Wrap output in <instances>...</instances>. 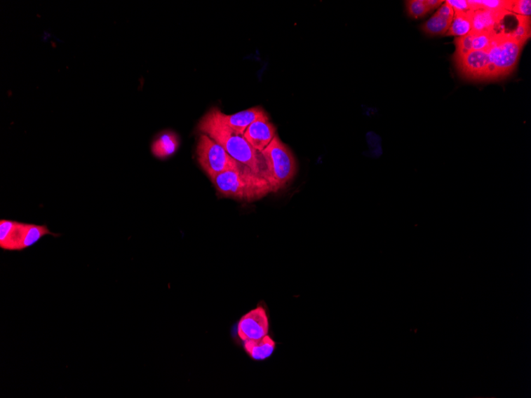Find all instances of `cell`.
I'll list each match as a JSON object with an SVG mask.
<instances>
[{"mask_svg":"<svg viewBox=\"0 0 531 398\" xmlns=\"http://www.w3.org/2000/svg\"><path fill=\"white\" fill-rule=\"evenodd\" d=\"M50 235H62L53 233L46 224H26L4 219L0 221V248L5 252L25 251Z\"/></svg>","mask_w":531,"mask_h":398,"instance_id":"cell-5","label":"cell"},{"mask_svg":"<svg viewBox=\"0 0 531 398\" xmlns=\"http://www.w3.org/2000/svg\"><path fill=\"white\" fill-rule=\"evenodd\" d=\"M472 40V51L484 50L491 45L492 40L497 34V31L473 32Z\"/></svg>","mask_w":531,"mask_h":398,"instance_id":"cell-17","label":"cell"},{"mask_svg":"<svg viewBox=\"0 0 531 398\" xmlns=\"http://www.w3.org/2000/svg\"><path fill=\"white\" fill-rule=\"evenodd\" d=\"M276 128L267 120H259L250 125L243 137L255 151L262 152L276 135Z\"/></svg>","mask_w":531,"mask_h":398,"instance_id":"cell-9","label":"cell"},{"mask_svg":"<svg viewBox=\"0 0 531 398\" xmlns=\"http://www.w3.org/2000/svg\"><path fill=\"white\" fill-rule=\"evenodd\" d=\"M470 9L476 11L486 9L492 11H509L511 13L513 1L506 0H468Z\"/></svg>","mask_w":531,"mask_h":398,"instance_id":"cell-15","label":"cell"},{"mask_svg":"<svg viewBox=\"0 0 531 398\" xmlns=\"http://www.w3.org/2000/svg\"><path fill=\"white\" fill-rule=\"evenodd\" d=\"M511 13L530 17L531 15V2L530 0H515L513 1Z\"/></svg>","mask_w":531,"mask_h":398,"instance_id":"cell-19","label":"cell"},{"mask_svg":"<svg viewBox=\"0 0 531 398\" xmlns=\"http://www.w3.org/2000/svg\"><path fill=\"white\" fill-rule=\"evenodd\" d=\"M445 2L451 6L455 13H465L471 10L468 0H447Z\"/></svg>","mask_w":531,"mask_h":398,"instance_id":"cell-20","label":"cell"},{"mask_svg":"<svg viewBox=\"0 0 531 398\" xmlns=\"http://www.w3.org/2000/svg\"><path fill=\"white\" fill-rule=\"evenodd\" d=\"M212 182L219 194L238 200L253 202L271 193L266 178L253 173L244 165L218 174Z\"/></svg>","mask_w":531,"mask_h":398,"instance_id":"cell-2","label":"cell"},{"mask_svg":"<svg viewBox=\"0 0 531 398\" xmlns=\"http://www.w3.org/2000/svg\"><path fill=\"white\" fill-rule=\"evenodd\" d=\"M473 11L455 13L447 36L463 37L472 32Z\"/></svg>","mask_w":531,"mask_h":398,"instance_id":"cell-13","label":"cell"},{"mask_svg":"<svg viewBox=\"0 0 531 398\" xmlns=\"http://www.w3.org/2000/svg\"><path fill=\"white\" fill-rule=\"evenodd\" d=\"M269 327L264 308L258 307L241 317L237 325V334L242 341L260 340L268 335Z\"/></svg>","mask_w":531,"mask_h":398,"instance_id":"cell-7","label":"cell"},{"mask_svg":"<svg viewBox=\"0 0 531 398\" xmlns=\"http://www.w3.org/2000/svg\"><path fill=\"white\" fill-rule=\"evenodd\" d=\"M199 130L222 146L237 162L248 166L253 173L264 177L266 165L261 153L248 144L243 135L236 132L220 121L213 109L203 116Z\"/></svg>","mask_w":531,"mask_h":398,"instance_id":"cell-1","label":"cell"},{"mask_svg":"<svg viewBox=\"0 0 531 398\" xmlns=\"http://www.w3.org/2000/svg\"><path fill=\"white\" fill-rule=\"evenodd\" d=\"M452 22L435 14L431 19H429L422 26V29L426 34L432 35V36L444 35L448 32Z\"/></svg>","mask_w":531,"mask_h":398,"instance_id":"cell-14","label":"cell"},{"mask_svg":"<svg viewBox=\"0 0 531 398\" xmlns=\"http://www.w3.org/2000/svg\"><path fill=\"white\" fill-rule=\"evenodd\" d=\"M517 25L514 31L510 32L513 37L527 43L530 38V17L515 15Z\"/></svg>","mask_w":531,"mask_h":398,"instance_id":"cell-16","label":"cell"},{"mask_svg":"<svg viewBox=\"0 0 531 398\" xmlns=\"http://www.w3.org/2000/svg\"><path fill=\"white\" fill-rule=\"evenodd\" d=\"M509 11H492L478 9L473 11V32L497 31L500 23L506 16L510 15Z\"/></svg>","mask_w":531,"mask_h":398,"instance_id":"cell-11","label":"cell"},{"mask_svg":"<svg viewBox=\"0 0 531 398\" xmlns=\"http://www.w3.org/2000/svg\"><path fill=\"white\" fill-rule=\"evenodd\" d=\"M196 156L201 169L211 181L225 171L236 170L243 165L230 156L222 146L205 134L200 135Z\"/></svg>","mask_w":531,"mask_h":398,"instance_id":"cell-6","label":"cell"},{"mask_svg":"<svg viewBox=\"0 0 531 398\" xmlns=\"http://www.w3.org/2000/svg\"><path fill=\"white\" fill-rule=\"evenodd\" d=\"M455 14V10H453L451 6L446 2L441 6V8H439L436 13V15L443 17L445 20L449 21H452Z\"/></svg>","mask_w":531,"mask_h":398,"instance_id":"cell-21","label":"cell"},{"mask_svg":"<svg viewBox=\"0 0 531 398\" xmlns=\"http://www.w3.org/2000/svg\"><path fill=\"white\" fill-rule=\"evenodd\" d=\"M405 5L409 16L414 19H420L431 11L426 7L424 0H408Z\"/></svg>","mask_w":531,"mask_h":398,"instance_id":"cell-18","label":"cell"},{"mask_svg":"<svg viewBox=\"0 0 531 398\" xmlns=\"http://www.w3.org/2000/svg\"><path fill=\"white\" fill-rule=\"evenodd\" d=\"M276 343L266 336L255 341H243V348L250 358L255 361L269 359L276 350Z\"/></svg>","mask_w":531,"mask_h":398,"instance_id":"cell-12","label":"cell"},{"mask_svg":"<svg viewBox=\"0 0 531 398\" xmlns=\"http://www.w3.org/2000/svg\"><path fill=\"white\" fill-rule=\"evenodd\" d=\"M445 3L443 0H426L425 4L429 11L436 9L440 5Z\"/></svg>","mask_w":531,"mask_h":398,"instance_id":"cell-22","label":"cell"},{"mask_svg":"<svg viewBox=\"0 0 531 398\" xmlns=\"http://www.w3.org/2000/svg\"><path fill=\"white\" fill-rule=\"evenodd\" d=\"M215 114L226 126L235 130L238 134L243 135L247 128L253 123L259 120H267V112L261 107H255V108L244 110L236 113L234 115H226L218 109L214 108Z\"/></svg>","mask_w":531,"mask_h":398,"instance_id":"cell-8","label":"cell"},{"mask_svg":"<svg viewBox=\"0 0 531 398\" xmlns=\"http://www.w3.org/2000/svg\"><path fill=\"white\" fill-rule=\"evenodd\" d=\"M525 41L513 37L510 32H497L486 50L488 73L487 80L503 78L514 71L520 60Z\"/></svg>","mask_w":531,"mask_h":398,"instance_id":"cell-3","label":"cell"},{"mask_svg":"<svg viewBox=\"0 0 531 398\" xmlns=\"http://www.w3.org/2000/svg\"><path fill=\"white\" fill-rule=\"evenodd\" d=\"M261 156L264 160V177L270 184L271 193H276L293 180L297 174V162L293 153L276 135Z\"/></svg>","mask_w":531,"mask_h":398,"instance_id":"cell-4","label":"cell"},{"mask_svg":"<svg viewBox=\"0 0 531 398\" xmlns=\"http://www.w3.org/2000/svg\"><path fill=\"white\" fill-rule=\"evenodd\" d=\"M180 146L178 135L170 130H163L152 142L151 152L154 158L166 160L174 156Z\"/></svg>","mask_w":531,"mask_h":398,"instance_id":"cell-10","label":"cell"}]
</instances>
